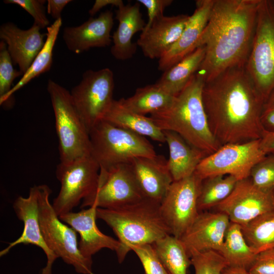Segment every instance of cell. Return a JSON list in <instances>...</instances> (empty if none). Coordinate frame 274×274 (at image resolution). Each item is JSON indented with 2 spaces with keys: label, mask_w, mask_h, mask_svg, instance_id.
I'll list each match as a JSON object with an SVG mask.
<instances>
[{
  "label": "cell",
  "mask_w": 274,
  "mask_h": 274,
  "mask_svg": "<svg viewBox=\"0 0 274 274\" xmlns=\"http://www.w3.org/2000/svg\"><path fill=\"white\" fill-rule=\"evenodd\" d=\"M202 99L211 130L221 146L261 138L264 100L245 66L229 68L204 82Z\"/></svg>",
  "instance_id": "1"
},
{
  "label": "cell",
  "mask_w": 274,
  "mask_h": 274,
  "mask_svg": "<svg viewBox=\"0 0 274 274\" xmlns=\"http://www.w3.org/2000/svg\"><path fill=\"white\" fill-rule=\"evenodd\" d=\"M260 0H214L199 47L206 50L196 73L204 82L226 70L244 66L251 49Z\"/></svg>",
  "instance_id": "2"
},
{
  "label": "cell",
  "mask_w": 274,
  "mask_h": 274,
  "mask_svg": "<svg viewBox=\"0 0 274 274\" xmlns=\"http://www.w3.org/2000/svg\"><path fill=\"white\" fill-rule=\"evenodd\" d=\"M204 81L198 74L177 95L167 109L150 115L162 130L175 132L189 144L208 155L221 146L213 135L204 108L202 91Z\"/></svg>",
  "instance_id": "3"
},
{
  "label": "cell",
  "mask_w": 274,
  "mask_h": 274,
  "mask_svg": "<svg viewBox=\"0 0 274 274\" xmlns=\"http://www.w3.org/2000/svg\"><path fill=\"white\" fill-rule=\"evenodd\" d=\"M160 203L143 199L114 209L97 208V219L104 221L113 231L121 247L116 253L121 263L135 246L151 244L171 234L160 211Z\"/></svg>",
  "instance_id": "4"
},
{
  "label": "cell",
  "mask_w": 274,
  "mask_h": 274,
  "mask_svg": "<svg viewBox=\"0 0 274 274\" xmlns=\"http://www.w3.org/2000/svg\"><path fill=\"white\" fill-rule=\"evenodd\" d=\"M91 156L105 168L157 154L146 137L102 120L89 132Z\"/></svg>",
  "instance_id": "5"
},
{
  "label": "cell",
  "mask_w": 274,
  "mask_h": 274,
  "mask_svg": "<svg viewBox=\"0 0 274 274\" xmlns=\"http://www.w3.org/2000/svg\"><path fill=\"white\" fill-rule=\"evenodd\" d=\"M47 89L54 114L60 162L91 156L89 132L75 109L70 92L51 79Z\"/></svg>",
  "instance_id": "6"
},
{
  "label": "cell",
  "mask_w": 274,
  "mask_h": 274,
  "mask_svg": "<svg viewBox=\"0 0 274 274\" xmlns=\"http://www.w3.org/2000/svg\"><path fill=\"white\" fill-rule=\"evenodd\" d=\"M38 186V214L44 239L57 258L72 265L81 274H94L92 260L85 258L80 252L77 232L63 222L49 200L51 189L47 185Z\"/></svg>",
  "instance_id": "7"
},
{
  "label": "cell",
  "mask_w": 274,
  "mask_h": 274,
  "mask_svg": "<svg viewBox=\"0 0 274 274\" xmlns=\"http://www.w3.org/2000/svg\"><path fill=\"white\" fill-rule=\"evenodd\" d=\"M254 84L265 100L274 88V4L260 0L255 30L245 65Z\"/></svg>",
  "instance_id": "8"
},
{
  "label": "cell",
  "mask_w": 274,
  "mask_h": 274,
  "mask_svg": "<svg viewBox=\"0 0 274 274\" xmlns=\"http://www.w3.org/2000/svg\"><path fill=\"white\" fill-rule=\"evenodd\" d=\"M114 74L109 68L85 71L70 92L73 103L89 132L102 120L114 100Z\"/></svg>",
  "instance_id": "9"
},
{
  "label": "cell",
  "mask_w": 274,
  "mask_h": 274,
  "mask_svg": "<svg viewBox=\"0 0 274 274\" xmlns=\"http://www.w3.org/2000/svg\"><path fill=\"white\" fill-rule=\"evenodd\" d=\"M99 170L98 163L91 156L57 165L56 176L60 189L52 206L58 216L72 212L95 190Z\"/></svg>",
  "instance_id": "10"
},
{
  "label": "cell",
  "mask_w": 274,
  "mask_h": 274,
  "mask_svg": "<svg viewBox=\"0 0 274 274\" xmlns=\"http://www.w3.org/2000/svg\"><path fill=\"white\" fill-rule=\"evenodd\" d=\"M267 154L260 139L221 146L207 156L198 165L195 173L202 180L210 177L230 175L238 181L249 178L253 167Z\"/></svg>",
  "instance_id": "11"
},
{
  "label": "cell",
  "mask_w": 274,
  "mask_h": 274,
  "mask_svg": "<svg viewBox=\"0 0 274 274\" xmlns=\"http://www.w3.org/2000/svg\"><path fill=\"white\" fill-rule=\"evenodd\" d=\"M145 198L138 185L131 163L100 168L95 190L84 199L81 208L95 206L114 209Z\"/></svg>",
  "instance_id": "12"
},
{
  "label": "cell",
  "mask_w": 274,
  "mask_h": 274,
  "mask_svg": "<svg viewBox=\"0 0 274 274\" xmlns=\"http://www.w3.org/2000/svg\"><path fill=\"white\" fill-rule=\"evenodd\" d=\"M201 182L195 173L186 178L173 181L160 203L161 213L171 234L179 238L199 213L197 202Z\"/></svg>",
  "instance_id": "13"
},
{
  "label": "cell",
  "mask_w": 274,
  "mask_h": 274,
  "mask_svg": "<svg viewBox=\"0 0 274 274\" xmlns=\"http://www.w3.org/2000/svg\"><path fill=\"white\" fill-rule=\"evenodd\" d=\"M215 207L227 215L231 222L243 226L274 210V193L259 189L248 178L238 181L231 194Z\"/></svg>",
  "instance_id": "14"
},
{
  "label": "cell",
  "mask_w": 274,
  "mask_h": 274,
  "mask_svg": "<svg viewBox=\"0 0 274 274\" xmlns=\"http://www.w3.org/2000/svg\"><path fill=\"white\" fill-rule=\"evenodd\" d=\"M38 186L34 185L27 197L18 196L13 208L17 218L23 224L21 235L0 252V256L7 254L14 247L20 244L32 245L41 248L46 255L47 263L41 274H52V266L58 258L46 245L41 231L38 214Z\"/></svg>",
  "instance_id": "15"
},
{
  "label": "cell",
  "mask_w": 274,
  "mask_h": 274,
  "mask_svg": "<svg viewBox=\"0 0 274 274\" xmlns=\"http://www.w3.org/2000/svg\"><path fill=\"white\" fill-rule=\"evenodd\" d=\"M230 223L229 217L223 213L199 212L180 238L189 256L191 252L208 250L220 253Z\"/></svg>",
  "instance_id": "16"
},
{
  "label": "cell",
  "mask_w": 274,
  "mask_h": 274,
  "mask_svg": "<svg viewBox=\"0 0 274 274\" xmlns=\"http://www.w3.org/2000/svg\"><path fill=\"white\" fill-rule=\"evenodd\" d=\"M97 208L92 206L78 212L72 211L59 216L63 222L79 234L80 252L89 260H92V256L102 249H109L117 253L121 247L118 239L104 234L98 228L96 223Z\"/></svg>",
  "instance_id": "17"
},
{
  "label": "cell",
  "mask_w": 274,
  "mask_h": 274,
  "mask_svg": "<svg viewBox=\"0 0 274 274\" xmlns=\"http://www.w3.org/2000/svg\"><path fill=\"white\" fill-rule=\"evenodd\" d=\"M113 25V14L107 10L79 26L65 27L62 38L67 49L76 54L92 48L106 47L112 42L111 32Z\"/></svg>",
  "instance_id": "18"
},
{
  "label": "cell",
  "mask_w": 274,
  "mask_h": 274,
  "mask_svg": "<svg viewBox=\"0 0 274 274\" xmlns=\"http://www.w3.org/2000/svg\"><path fill=\"white\" fill-rule=\"evenodd\" d=\"M189 16L180 14L159 17L144 29L136 45L146 57L152 59L160 58L179 39Z\"/></svg>",
  "instance_id": "19"
},
{
  "label": "cell",
  "mask_w": 274,
  "mask_h": 274,
  "mask_svg": "<svg viewBox=\"0 0 274 274\" xmlns=\"http://www.w3.org/2000/svg\"><path fill=\"white\" fill-rule=\"evenodd\" d=\"M41 29L35 23L28 29H22L12 22L3 23L0 27V38L6 44L14 64L18 65L23 75L44 46L45 35Z\"/></svg>",
  "instance_id": "20"
},
{
  "label": "cell",
  "mask_w": 274,
  "mask_h": 274,
  "mask_svg": "<svg viewBox=\"0 0 274 274\" xmlns=\"http://www.w3.org/2000/svg\"><path fill=\"white\" fill-rule=\"evenodd\" d=\"M214 0H199L189 16L179 39L158 61V69L164 72L199 47V42L208 22Z\"/></svg>",
  "instance_id": "21"
},
{
  "label": "cell",
  "mask_w": 274,
  "mask_h": 274,
  "mask_svg": "<svg viewBox=\"0 0 274 274\" xmlns=\"http://www.w3.org/2000/svg\"><path fill=\"white\" fill-rule=\"evenodd\" d=\"M131 165L144 197L160 203L173 182L167 160L156 155L135 158Z\"/></svg>",
  "instance_id": "22"
},
{
  "label": "cell",
  "mask_w": 274,
  "mask_h": 274,
  "mask_svg": "<svg viewBox=\"0 0 274 274\" xmlns=\"http://www.w3.org/2000/svg\"><path fill=\"white\" fill-rule=\"evenodd\" d=\"M140 6L137 2L133 5H123L116 11L118 26L112 36L113 44L111 48V54L116 59H129L136 52L137 45L132 43V39L136 32H142L146 24Z\"/></svg>",
  "instance_id": "23"
},
{
  "label": "cell",
  "mask_w": 274,
  "mask_h": 274,
  "mask_svg": "<svg viewBox=\"0 0 274 274\" xmlns=\"http://www.w3.org/2000/svg\"><path fill=\"white\" fill-rule=\"evenodd\" d=\"M169 149L167 165L173 181L193 175L201 160L208 155L189 144L177 133L163 130Z\"/></svg>",
  "instance_id": "24"
},
{
  "label": "cell",
  "mask_w": 274,
  "mask_h": 274,
  "mask_svg": "<svg viewBox=\"0 0 274 274\" xmlns=\"http://www.w3.org/2000/svg\"><path fill=\"white\" fill-rule=\"evenodd\" d=\"M104 120L117 127L131 131L153 141L165 143L163 130L149 117L137 114L126 108L120 100H114Z\"/></svg>",
  "instance_id": "25"
},
{
  "label": "cell",
  "mask_w": 274,
  "mask_h": 274,
  "mask_svg": "<svg viewBox=\"0 0 274 274\" xmlns=\"http://www.w3.org/2000/svg\"><path fill=\"white\" fill-rule=\"evenodd\" d=\"M204 46L196 48L165 71L156 84L173 96L181 92L196 74L205 56Z\"/></svg>",
  "instance_id": "26"
},
{
  "label": "cell",
  "mask_w": 274,
  "mask_h": 274,
  "mask_svg": "<svg viewBox=\"0 0 274 274\" xmlns=\"http://www.w3.org/2000/svg\"><path fill=\"white\" fill-rule=\"evenodd\" d=\"M61 25L62 19L60 18L55 20L51 25L47 27L46 38L43 48L19 81L5 96L0 98L1 105L6 102L16 91L28 84L33 78L50 71L52 64L54 45Z\"/></svg>",
  "instance_id": "27"
},
{
  "label": "cell",
  "mask_w": 274,
  "mask_h": 274,
  "mask_svg": "<svg viewBox=\"0 0 274 274\" xmlns=\"http://www.w3.org/2000/svg\"><path fill=\"white\" fill-rule=\"evenodd\" d=\"M175 97L155 83L138 88L131 96L119 100L127 109L145 116L167 109Z\"/></svg>",
  "instance_id": "28"
},
{
  "label": "cell",
  "mask_w": 274,
  "mask_h": 274,
  "mask_svg": "<svg viewBox=\"0 0 274 274\" xmlns=\"http://www.w3.org/2000/svg\"><path fill=\"white\" fill-rule=\"evenodd\" d=\"M219 253L228 266L242 267L248 269L257 255L245 239L241 225L231 222Z\"/></svg>",
  "instance_id": "29"
},
{
  "label": "cell",
  "mask_w": 274,
  "mask_h": 274,
  "mask_svg": "<svg viewBox=\"0 0 274 274\" xmlns=\"http://www.w3.org/2000/svg\"><path fill=\"white\" fill-rule=\"evenodd\" d=\"M152 246L169 274H187L191 260L180 238L168 234Z\"/></svg>",
  "instance_id": "30"
},
{
  "label": "cell",
  "mask_w": 274,
  "mask_h": 274,
  "mask_svg": "<svg viewBox=\"0 0 274 274\" xmlns=\"http://www.w3.org/2000/svg\"><path fill=\"white\" fill-rule=\"evenodd\" d=\"M241 226L248 244L256 254L274 248V210Z\"/></svg>",
  "instance_id": "31"
},
{
  "label": "cell",
  "mask_w": 274,
  "mask_h": 274,
  "mask_svg": "<svg viewBox=\"0 0 274 274\" xmlns=\"http://www.w3.org/2000/svg\"><path fill=\"white\" fill-rule=\"evenodd\" d=\"M237 181L230 175L215 176L202 180L198 198L199 212L216 207L225 199Z\"/></svg>",
  "instance_id": "32"
},
{
  "label": "cell",
  "mask_w": 274,
  "mask_h": 274,
  "mask_svg": "<svg viewBox=\"0 0 274 274\" xmlns=\"http://www.w3.org/2000/svg\"><path fill=\"white\" fill-rule=\"evenodd\" d=\"M189 256L194 268V274H221L228 265L223 257L214 250L193 252Z\"/></svg>",
  "instance_id": "33"
},
{
  "label": "cell",
  "mask_w": 274,
  "mask_h": 274,
  "mask_svg": "<svg viewBox=\"0 0 274 274\" xmlns=\"http://www.w3.org/2000/svg\"><path fill=\"white\" fill-rule=\"evenodd\" d=\"M249 178L259 189L274 193V153L267 154L252 168Z\"/></svg>",
  "instance_id": "34"
},
{
  "label": "cell",
  "mask_w": 274,
  "mask_h": 274,
  "mask_svg": "<svg viewBox=\"0 0 274 274\" xmlns=\"http://www.w3.org/2000/svg\"><path fill=\"white\" fill-rule=\"evenodd\" d=\"M13 62L8 51L6 44L0 42V98L5 96L11 90L12 84L23 74L13 67Z\"/></svg>",
  "instance_id": "35"
},
{
  "label": "cell",
  "mask_w": 274,
  "mask_h": 274,
  "mask_svg": "<svg viewBox=\"0 0 274 274\" xmlns=\"http://www.w3.org/2000/svg\"><path fill=\"white\" fill-rule=\"evenodd\" d=\"M139 258L144 274H169L157 255L151 244H144L131 248Z\"/></svg>",
  "instance_id": "36"
},
{
  "label": "cell",
  "mask_w": 274,
  "mask_h": 274,
  "mask_svg": "<svg viewBox=\"0 0 274 274\" xmlns=\"http://www.w3.org/2000/svg\"><path fill=\"white\" fill-rule=\"evenodd\" d=\"M5 4H15L21 7L32 16L33 23L41 29L49 26L50 22L46 14L45 0H5Z\"/></svg>",
  "instance_id": "37"
},
{
  "label": "cell",
  "mask_w": 274,
  "mask_h": 274,
  "mask_svg": "<svg viewBox=\"0 0 274 274\" xmlns=\"http://www.w3.org/2000/svg\"><path fill=\"white\" fill-rule=\"evenodd\" d=\"M248 270L252 274H274V248L257 254Z\"/></svg>",
  "instance_id": "38"
},
{
  "label": "cell",
  "mask_w": 274,
  "mask_h": 274,
  "mask_svg": "<svg viewBox=\"0 0 274 274\" xmlns=\"http://www.w3.org/2000/svg\"><path fill=\"white\" fill-rule=\"evenodd\" d=\"M137 2L144 6L147 10L148 20L145 27V28H147L155 19L163 16V11L166 8L172 4L173 1L172 0H138Z\"/></svg>",
  "instance_id": "39"
},
{
  "label": "cell",
  "mask_w": 274,
  "mask_h": 274,
  "mask_svg": "<svg viewBox=\"0 0 274 274\" xmlns=\"http://www.w3.org/2000/svg\"><path fill=\"white\" fill-rule=\"evenodd\" d=\"M261 122L264 130L274 131V88L264 101Z\"/></svg>",
  "instance_id": "40"
},
{
  "label": "cell",
  "mask_w": 274,
  "mask_h": 274,
  "mask_svg": "<svg viewBox=\"0 0 274 274\" xmlns=\"http://www.w3.org/2000/svg\"><path fill=\"white\" fill-rule=\"evenodd\" d=\"M71 0H48L47 1V12L51 17L56 20L61 18V13L64 7Z\"/></svg>",
  "instance_id": "41"
},
{
  "label": "cell",
  "mask_w": 274,
  "mask_h": 274,
  "mask_svg": "<svg viewBox=\"0 0 274 274\" xmlns=\"http://www.w3.org/2000/svg\"><path fill=\"white\" fill-rule=\"evenodd\" d=\"M260 143L262 149L266 154L274 153V131L264 130Z\"/></svg>",
  "instance_id": "42"
},
{
  "label": "cell",
  "mask_w": 274,
  "mask_h": 274,
  "mask_svg": "<svg viewBox=\"0 0 274 274\" xmlns=\"http://www.w3.org/2000/svg\"><path fill=\"white\" fill-rule=\"evenodd\" d=\"M122 0H96L92 8L89 11V14L91 16H94L103 8L110 5L117 8L123 5Z\"/></svg>",
  "instance_id": "43"
},
{
  "label": "cell",
  "mask_w": 274,
  "mask_h": 274,
  "mask_svg": "<svg viewBox=\"0 0 274 274\" xmlns=\"http://www.w3.org/2000/svg\"><path fill=\"white\" fill-rule=\"evenodd\" d=\"M221 274H252L247 268L227 265L222 270Z\"/></svg>",
  "instance_id": "44"
},
{
  "label": "cell",
  "mask_w": 274,
  "mask_h": 274,
  "mask_svg": "<svg viewBox=\"0 0 274 274\" xmlns=\"http://www.w3.org/2000/svg\"><path fill=\"white\" fill-rule=\"evenodd\" d=\"M273 4H274V0L273 1Z\"/></svg>",
  "instance_id": "45"
}]
</instances>
